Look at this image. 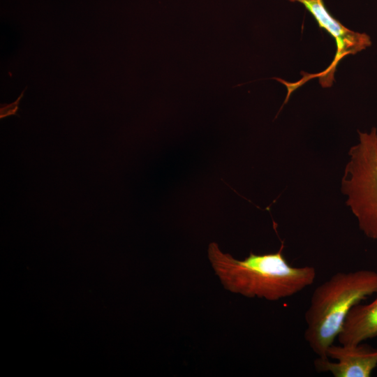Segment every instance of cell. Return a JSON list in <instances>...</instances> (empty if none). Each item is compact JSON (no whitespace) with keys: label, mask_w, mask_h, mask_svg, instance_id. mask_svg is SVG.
<instances>
[{"label":"cell","mask_w":377,"mask_h":377,"mask_svg":"<svg viewBox=\"0 0 377 377\" xmlns=\"http://www.w3.org/2000/svg\"><path fill=\"white\" fill-rule=\"evenodd\" d=\"M283 247L272 253L251 252L239 260L222 252L216 243L212 242L208 257L226 290L247 297L277 301L311 286L316 276L313 267L291 266L282 253Z\"/></svg>","instance_id":"6da1fadb"},{"label":"cell","mask_w":377,"mask_h":377,"mask_svg":"<svg viewBox=\"0 0 377 377\" xmlns=\"http://www.w3.org/2000/svg\"><path fill=\"white\" fill-rule=\"evenodd\" d=\"M377 293V272L360 269L337 272L317 286L304 313V337L313 352L326 358L350 310Z\"/></svg>","instance_id":"7a4b0ae2"},{"label":"cell","mask_w":377,"mask_h":377,"mask_svg":"<svg viewBox=\"0 0 377 377\" xmlns=\"http://www.w3.org/2000/svg\"><path fill=\"white\" fill-rule=\"evenodd\" d=\"M346 204L360 230L377 240V128L358 131V142L348 151L341 181Z\"/></svg>","instance_id":"3957f363"},{"label":"cell","mask_w":377,"mask_h":377,"mask_svg":"<svg viewBox=\"0 0 377 377\" xmlns=\"http://www.w3.org/2000/svg\"><path fill=\"white\" fill-rule=\"evenodd\" d=\"M288 1L302 4L312 15L318 27L325 30L334 39L336 53L330 64L320 72L304 73L300 80L295 82H288L279 78V82L285 84L288 90L286 101H288L289 96L295 89L314 78L318 79L323 88L332 87L339 63L345 57L355 54L371 45V40L368 34L350 30L343 26L328 11L323 0Z\"/></svg>","instance_id":"277c9868"},{"label":"cell","mask_w":377,"mask_h":377,"mask_svg":"<svg viewBox=\"0 0 377 377\" xmlns=\"http://www.w3.org/2000/svg\"><path fill=\"white\" fill-rule=\"evenodd\" d=\"M326 358L313 362L318 372H330L334 377H369L377 367V349L366 345L332 344Z\"/></svg>","instance_id":"5b68a950"},{"label":"cell","mask_w":377,"mask_h":377,"mask_svg":"<svg viewBox=\"0 0 377 377\" xmlns=\"http://www.w3.org/2000/svg\"><path fill=\"white\" fill-rule=\"evenodd\" d=\"M377 337V295L370 303L355 305L348 313L338 334L341 344H358Z\"/></svg>","instance_id":"8992f818"},{"label":"cell","mask_w":377,"mask_h":377,"mask_svg":"<svg viewBox=\"0 0 377 377\" xmlns=\"http://www.w3.org/2000/svg\"><path fill=\"white\" fill-rule=\"evenodd\" d=\"M26 89H24L17 98L8 104H1L0 108V118L1 119L6 117L17 115V112L19 111L20 103L22 98L23 97L24 93Z\"/></svg>","instance_id":"52a82bcc"},{"label":"cell","mask_w":377,"mask_h":377,"mask_svg":"<svg viewBox=\"0 0 377 377\" xmlns=\"http://www.w3.org/2000/svg\"></svg>","instance_id":"ba28073f"}]
</instances>
